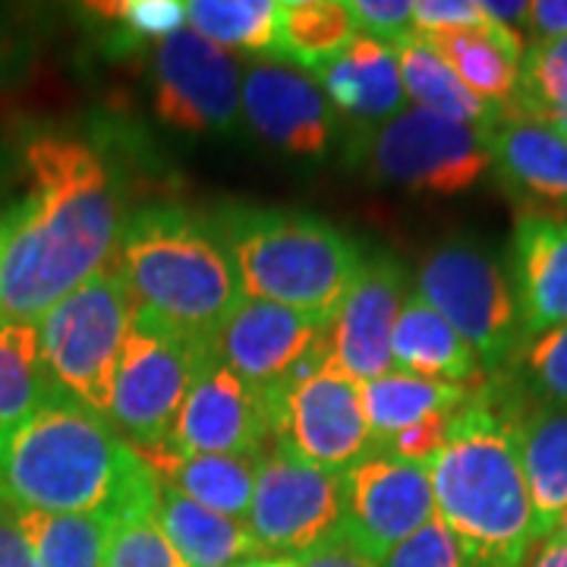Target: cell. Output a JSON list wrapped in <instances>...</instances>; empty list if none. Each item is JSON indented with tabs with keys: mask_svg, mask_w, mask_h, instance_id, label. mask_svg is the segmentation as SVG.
<instances>
[{
	"mask_svg": "<svg viewBox=\"0 0 567 567\" xmlns=\"http://www.w3.org/2000/svg\"><path fill=\"white\" fill-rule=\"evenodd\" d=\"M25 193L3 215L0 322H41L111 265L123 208L114 167L89 140L35 133L22 148Z\"/></svg>",
	"mask_w": 567,
	"mask_h": 567,
	"instance_id": "6da1fadb",
	"label": "cell"
},
{
	"mask_svg": "<svg viewBox=\"0 0 567 567\" xmlns=\"http://www.w3.org/2000/svg\"><path fill=\"white\" fill-rule=\"evenodd\" d=\"M158 476L99 413L54 394L0 429V505L41 514L123 517L155 507Z\"/></svg>",
	"mask_w": 567,
	"mask_h": 567,
	"instance_id": "7a4b0ae2",
	"label": "cell"
},
{
	"mask_svg": "<svg viewBox=\"0 0 567 567\" xmlns=\"http://www.w3.org/2000/svg\"><path fill=\"white\" fill-rule=\"evenodd\" d=\"M425 470L435 514L457 539L466 567H524L536 546L533 505L514 413L498 382L476 385Z\"/></svg>",
	"mask_w": 567,
	"mask_h": 567,
	"instance_id": "3957f363",
	"label": "cell"
},
{
	"mask_svg": "<svg viewBox=\"0 0 567 567\" xmlns=\"http://www.w3.org/2000/svg\"><path fill=\"white\" fill-rule=\"evenodd\" d=\"M114 268L133 312L208 347L244 297L212 218L177 203L142 205L123 218Z\"/></svg>",
	"mask_w": 567,
	"mask_h": 567,
	"instance_id": "277c9868",
	"label": "cell"
},
{
	"mask_svg": "<svg viewBox=\"0 0 567 567\" xmlns=\"http://www.w3.org/2000/svg\"><path fill=\"white\" fill-rule=\"evenodd\" d=\"M208 218L244 297L290 306L328 322L365 262L363 246L350 234L309 212L230 203Z\"/></svg>",
	"mask_w": 567,
	"mask_h": 567,
	"instance_id": "5b68a950",
	"label": "cell"
},
{
	"mask_svg": "<svg viewBox=\"0 0 567 567\" xmlns=\"http://www.w3.org/2000/svg\"><path fill=\"white\" fill-rule=\"evenodd\" d=\"M130 316L133 306L111 259L99 275L51 306L39 322L41 357L54 388L104 420Z\"/></svg>",
	"mask_w": 567,
	"mask_h": 567,
	"instance_id": "8992f818",
	"label": "cell"
},
{
	"mask_svg": "<svg viewBox=\"0 0 567 567\" xmlns=\"http://www.w3.org/2000/svg\"><path fill=\"white\" fill-rule=\"evenodd\" d=\"M413 293L476 350L486 375H498L524 344L507 268L470 234H454L425 252Z\"/></svg>",
	"mask_w": 567,
	"mask_h": 567,
	"instance_id": "52a82bcc",
	"label": "cell"
},
{
	"mask_svg": "<svg viewBox=\"0 0 567 567\" xmlns=\"http://www.w3.org/2000/svg\"><path fill=\"white\" fill-rule=\"evenodd\" d=\"M212 357L203 341L133 312L111 388V425L140 454L167 447L183 398Z\"/></svg>",
	"mask_w": 567,
	"mask_h": 567,
	"instance_id": "ba28073f",
	"label": "cell"
},
{
	"mask_svg": "<svg viewBox=\"0 0 567 567\" xmlns=\"http://www.w3.org/2000/svg\"><path fill=\"white\" fill-rule=\"evenodd\" d=\"M363 164L375 181L410 196H461L488 174V140L483 130L447 121L423 107H404L369 133Z\"/></svg>",
	"mask_w": 567,
	"mask_h": 567,
	"instance_id": "9c48e42d",
	"label": "cell"
},
{
	"mask_svg": "<svg viewBox=\"0 0 567 567\" xmlns=\"http://www.w3.org/2000/svg\"><path fill=\"white\" fill-rule=\"evenodd\" d=\"M244 70L193 29L164 39L152 58L155 117L186 136H234L244 121Z\"/></svg>",
	"mask_w": 567,
	"mask_h": 567,
	"instance_id": "30bf717a",
	"label": "cell"
},
{
	"mask_svg": "<svg viewBox=\"0 0 567 567\" xmlns=\"http://www.w3.org/2000/svg\"><path fill=\"white\" fill-rule=\"evenodd\" d=\"M341 524V473L309 464L290 447L262 451L246 527L259 551L306 555Z\"/></svg>",
	"mask_w": 567,
	"mask_h": 567,
	"instance_id": "8fae6325",
	"label": "cell"
},
{
	"mask_svg": "<svg viewBox=\"0 0 567 567\" xmlns=\"http://www.w3.org/2000/svg\"><path fill=\"white\" fill-rule=\"evenodd\" d=\"M265 398L271 410V442L290 447L309 464L341 473L375 447L360 385L334 360L300 385L265 391Z\"/></svg>",
	"mask_w": 567,
	"mask_h": 567,
	"instance_id": "7c38bea8",
	"label": "cell"
},
{
	"mask_svg": "<svg viewBox=\"0 0 567 567\" xmlns=\"http://www.w3.org/2000/svg\"><path fill=\"white\" fill-rule=\"evenodd\" d=\"M432 517L435 495L425 464L401 461L372 447L357 464L341 470L338 533L375 565Z\"/></svg>",
	"mask_w": 567,
	"mask_h": 567,
	"instance_id": "4fadbf2b",
	"label": "cell"
},
{
	"mask_svg": "<svg viewBox=\"0 0 567 567\" xmlns=\"http://www.w3.org/2000/svg\"><path fill=\"white\" fill-rule=\"evenodd\" d=\"M328 319L290 306L240 297L224 316L212 353L259 391L281 388L297 365L328 344Z\"/></svg>",
	"mask_w": 567,
	"mask_h": 567,
	"instance_id": "5bb4252c",
	"label": "cell"
},
{
	"mask_svg": "<svg viewBox=\"0 0 567 567\" xmlns=\"http://www.w3.org/2000/svg\"><path fill=\"white\" fill-rule=\"evenodd\" d=\"M265 442H271V410L265 391L212 357L183 398L167 451L177 457L262 454Z\"/></svg>",
	"mask_w": 567,
	"mask_h": 567,
	"instance_id": "9a60e30c",
	"label": "cell"
},
{
	"mask_svg": "<svg viewBox=\"0 0 567 567\" xmlns=\"http://www.w3.org/2000/svg\"><path fill=\"white\" fill-rule=\"evenodd\" d=\"M244 121L256 136L290 158H324L334 140L331 104L309 73L278 61L244 70Z\"/></svg>",
	"mask_w": 567,
	"mask_h": 567,
	"instance_id": "2e32d148",
	"label": "cell"
},
{
	"mask_svg": "<svg viewBox=\"0 0 567 567\" xmlns=\"http://www.w3.org/2000/svg\"><path fill=\"white\" fill-rule=\"evenodd\" d=\"M406 300V268L394 256H365L328 328L331 357L357 385L391 372V331Z\"/></svg>",
	"mask_w": 567,
	"mask_h": 567,
	"instance_id": "e0dca14e",
	"label": "cell"
},
{
	"mask_svg": "<svg viewBox=\"0 0 567 567\" xmlns=\"http://www.w3.org/2000/svg\"><path fill=\"white\" fill-rule=\"evenodd\" d=\"M488 162L517 215H567V133L546 121L505 114L486 133Z\"/></svg>",
	"mask_w": 567,
	"mask_h": 567,
	"instance_id": "ac0fdd59",
	"label": "cell"
},
{
	"mask_svg": "<svg viewBox=\"0 0 567 567\" xmlns=\"http://www.w3.org/2000/svg\"><path fill=\"white\" fill-rule=\"evenodd\" d=\"M505 268L524 341L567 324V215H517Z\"/></svg>",
	"mask_w": 567,
	"mask_h": 567,
	"instance_id": "d6986e66",
	"label": "cell"
},
{
	"mask_svg": "<svg viewBox=\"0 0 567 567\" xmlns=\"http://www.w3.org/2000/svg\"><path fill=\"white\" fill-rule=\"evenodd\" d=\"M391 372L466 388L486 382V365L476 350L413 290L391 331Z\"/></svg>",
	"mask_w": 567,
	"mask_h": 567,
	"instance_id": "ffe728a7",
	"label": "cell"
},
{
	"mask_svg": "<svg viewBox=\"0 0 567 567\" xmlns=\"http://www.w3.org/2000/svg\"><path fill=\"white\" fill-rule=\"evenodd\" d=\"M322 92L344 117L360 123H382L404 111L406 92L394 48L369 35H353L347 51L322 73Z\"/></svg>",
	"mask_w": 567,
	"mask_h": 567,
	"instance_id": "44dd1931",
	"label": "cell"
},
{
	"mask_svg": "<svg viewBox=\"0 0 567 567\" xmlns=\"http://www.w3.org/2000/svg\"><path fill=\"white\" fill-rule=\"evenodd\" d=\"M514 435L533 505V533L543 543L567 507V410L524 406L514 413Z\"/></svg>",
	"mask_w": 567,
	"mask_h": 567,
	"instance_id": "7402d4cb",
	"label": "cell"
},
{
	"mask_svg": "<svg viewBox=\"0 0 567 567\" xmlns=\"http://www.w3.org/2000/svg\"><path fill=\"white\" fill-rule=\"evenodd\" d=\"M420 39H425V44L457 73V80L464 82L476 99L495 104L502 111L511 107L517 80H520V61L527 51L520 32L488 20L486 29L420 35Z\"/></svg>",
	"mask_w": 567,
	"mask_h": 567,
	"instance_id": "603a6c76",
	"label": "cell"
},
{
	"mask_svg": "<svg viewBox=\"0 0 567 567\" xmlns=\"http://www.w3.org/2000/svg\"><path fill=\"white\" fill-rule=\"evenodd\" d=\"M155 517L189 567H234L244 558L259 555V546L244 520L224 517L186 498L181 488L164 480H158Z\"/></svg>",
	"mask_w": 567,
	"mask_h": 567,
	"instance_id": "cb8c5ba5",
	"label": "cell"
},
{
	"mask_svg": "<svg viewBox=\"0 0 567 567\" xmlns=\"http://www.w3.org/2000/svg\"><path fill=\"white\" fill-rule=\"evenodd\" d=\"M155 476L177 486L193 502L218 511L224 517L246 520L252 505V488L262 454H203V457H177L174 451L140 454Z\"/></svg>",
	"mask_w": 567,
	"mask_h": 567,
	"instance_id": "d4e9b609",
	"label": "cell"
},
{
	"mask_svg": "<svg viewBox=\"0 0 567 567\" xmlns=\"http://www.w3.org/2000/svg\"><path fill=\"white\" fill-rule=\"evenodd\" d=\"M394 54H398L406 99H413V107L432 111V114L447 117V121L476 126L483 133H488L505 117L502 107L476 99L464 82L457 80V73L416 32L406 35L404 41H398Z\"/></svg>",
	"mask_w": 567,
	"mask_h": 567,
	"instance_id": "484cf974",
	"label": "cell"
},
{
	"mask_svg": "<svg viewBox=\"0 0 567 567\" xmlns=\"http://www.w3.org/2000/svg\"><path fill=\"white\" fill-rule=\"evenodd\" d=\"M357 35L350 7L341 0H284L275 22V58L297 63L303 73H322Z\"/></svg>",
	"mask_w": 567,
	"mask_h": 567,
	"instance_id": "4316f807",
	"label": "cell"
},
{
	"mask_svg": "<svg viewBox=\"0 0 567 567\" xmlns=\"http://www.w3.org/2000/svg\"><path fill=\"white\" fill-rule=\"evenodd\" d=\"M476 388L447 385V382H429L404 372H388L375 382L360 385L365 423L372 432V442L401 432L406 425L423 423L432 416H451L473 398Z\"/></svg>",
	"mask_w": 567,
	"mask_h": 567,
	"instance_id": "83f0119b",
	"label": "cell"
},
{
	"mask_svg": "<svg viewBox=\"0 0 567 567\" xmlns=\"http://www.w3.org/2000/svg\"><path fill=\"white\" fill-rule=\"evenodd\" d=\"M7 507V505H3ZM35 567H104L114 517L107 514H41L13 511Z\"/></svg>",
	"mask_w": 567,
	"mask_h": 567,
	"instance_id": "f1b7e54d",
	"label": "cell"
},
{
	"mask_svg": "<svg viewBox=\"0 0 567 567\" xmlns=\"http://www.w3.org/2000/svg\"><path fill=\"white\" fill-rule=\"evenodd\" d=\"M58 388L51 382L35 322H0V429L20 423Z\"/></svg>",
	"mask_w": 567,
	"mask_h": 567,
	"instance_id": "f546056e",
	"label": "cell"
},
{
	"mask_svg": "<svg viewBox=\"0 0 567 567\" xmlns=\"http://www.w3.org/2000/svg\"><path fill=\"white\" fill-rule=\"evenodd\" d=\"M186 22L224 51L237 48L275 58L278 3L271 0H193L186 3Z\"/></svg>",
	"mask_w": 567,
	"mask_h": 567,
	"instance_id": "4dcf8cb0",
	"label": "cell"
},
{
	"mask_svg": "<svg viewBox=\"0 0 567 567\" xmlns=\"http://www.w3.org/2000/svg\"><path fill=\"white\" fill-rule=\"evenodd\" d=\"M498 375L524 406L567 410V324L527 338Z\"/></svg>",
	"mask_w": 567,
	"mask_h": 567,
	"instance_id": "1f68e13d",
	"label": "cell"
},
{
	"mask_svg": "<svg viewBox=\"0 0 567 567\" xmlns=\"http://www.w3.org/2000/svg\"><path fill=\"white\" fill-rule=\"evenodd\" d=\"M505 114L567 123V35L546 44H529L520 61V80Z\"/></svg>",
	"mask_w": 567,
	"mask_h": 567,
	"instance_id": "d6a6232c",
	"label": "cell"
},
{
	"mask_svg": "<svg viewBox=\"0 0 567 567\" xmlns=\"http://www.w3.org/2000/svg\"><path fill=\"white\" fill-rule=\"evenodd\" d=\"M104 567H189L164 536L155 507H140L117 517Z\"/></svg>",
	"mask_w": 567,
	"mask_h": 567,
	"instance_id": "836d02e7",
	"label": "cell"
},
{
	"mask_svg": "<svg viewBox=\"0 0 567 567\" xmlns=\"http://www.w3.org/2000/svg\"><path fill=\"white\" fill-rule=\"evenodd\" d=\"M92 17L117 22L123 39L130 44L158 41L177 35L186 22V3L183 0H114V3H89Z\"/></svg>",
	"mask_w": 567,
	"mask_h": 567,
	"instance_id": "e575fe53",
	"label": "cell"
},
{
	"mask_svg": "<svg viewBox=\"0 0 567 567\" xmlns=\"http://www.w3.org/2000/svg\"><path fill=\"white\" fill-rule=\"evenodd\" d=\"M379 567H466V561L457 539L435 514L423 529H416L401 546L391 548Z\"/></svg>",
	"mask_w": 567,
	"mask_h": 567,
	"instance_id": "d590c367",
	"label": "cell"
},
{
	"mask_svg": "<svg viewBox=\"0 0 567 567\" xmlns=\"http://www.w3.org/2000/svg\"><path fill=\"white\" fill-rule=\"evenodd\" d=\"M39 58V35L13 7H0V92L25 80Z\"/></svg>",
	"mask_w": 567,
	"mask_h": 567,
	"instance_id": "8d00e7d4",
	"label": "cell"
},
{
	"mask_svg": "<svg viewBox=\"0 0 567 567\" xmlns=\"http://www.w3.org/2000/svg\"><path fill=\"white\" fill-rule=\"evenodd\" d=\"M347 7H350L353 25H357V35H369L388 48L413 35V3L410 0H353Z\"/></svg>",
	"mask_w": 567,
	"mask_h": 567,
	"instance_id": "74e56055",
	"label": "cell"
},
{
	"mask_svg": "<svg viewBox=\"0 0 567 567\" xmlns=\"http://www.w3.org/2000/svg\"><path fill=\"white\" fill-rule=\"evenodd\" d=\"M486 13L476 0H420L413 3V32L416 35H447L486 29Z\"/></svg>",
	"mask_w": 567,
	"mask_h": 567,
	"instance_id": "f35d334b",
	"label": "cell"
},
{
	"mask_svg": "<svg viewBox=\"0 0 567 567\" xmlns=\"http://www.w3.org/2000/svg\"><path fill=\"white\" fill-rule=\"evenodd\" d=\"M454 416V413H451ZM451 416H432L416 425H406L401 432L388 435L379 442V451H385L391 457H401V461H413V464H425L439 447L445 445L447 429H451Z\"/></svg>",
	"mask_w": 567,
	"mask_h": 567,
	"instance_id": "ab89813d",
	"label": "cell"
},
{
	"mask_svg": "<svg viewBox=\"0 0 567 567\" xmlns=\"http://www.w3.org/2000/svg\"><path fill=\"white\" fill-rule=\"evenodd\" d=\"M300 567H379L372 558H365L360 548L344 539L338 529L322 539L316 548L300 555Z\"/></svg>",
	"mask_w": 567,
	"mask_h": 567,
	"instance_id": "60d3db41",
	"label": "cell"
},
{
	"mask_svg": "<svg viewBox=\"0 0 567 567\" xmlns=\"http://www.w3.org/2000/svg\"><path fill=\"white\" fill-rule=\"evenodd\" d=\"M529 44H546L567 35V0H536L527 17Z\"/></svg>",
	"mask_w": 567,
	"mask_h": 567,
	"instance_id": "b9f144b4",
	"label": "cell"
},
{
	"mask_svg": "<svg viewBox=\"0 0 567 567\" xmlns=\"http://www.w3.org/2000/svg\"><path fill=\"white\" fill-rule=\"evenodd\" d=\"M0 567H35L32 551L13 520V511L0 505Z\"/></svg>",
	"mask_w": 567,
	"mask_h": 567,
	"instance_id": "7bdbcfd3",
	"label": "cell"
},
{
	"mask_svg": "<svg viewBox=\"0 0 567 567\" xmlns=\"http://www.w3.org/2000/svg\"><path fill=\"white\" fill-rule=\"evenodd\" d=\"M480 10L486 13V20L514 29V32H520V25H527L529 17L527 0H480Z\"/></svg>",
	"mask_w": 567,
	"mask_h": 567,
	"instance_id": "ee69618b",
	"label": "cell"
},
{
	"mask_svg": "<svg viewBox=\"0 0 567 567\" xmlns=\"http://www.w3.org/2000/svg\"><path fill=\"white\" fill-rule=\"evenodd\" d=\"M524 567H567V543L546 536L543 543L529 548Z\"/></svg>",
	"mask_w": 567,
	"mask_h": 567,
	"instance_id": "f6af8a7d",
	"label": "cell"
},
{
	"mask_svg": "<svg viewBox=\"0 0 567 567\" xmlns=\"http://www.w3.org/2000/svg\"><path fill=\"white\" fill-rule=\"evenodd\" d=\"M234 567H300V558L297 555H252Z\"/></svg>",
	"mask_w": 567,
	"mask_h": 567,
	"instance_id": "bcb514c9",
	"label": "cell"
},
{
	"mask_svg": "<svg viewBox=\"0 0 567 567\" xmlns=\"http://www.w3.org/2000/svg\"><path fill=\"white\" fill-rule=\"evenodd\" d=\"M548 536H555V539H561V543H567V507H565V514L558 517V524H555V529H551Z\"/></svg>",
	"mask_w": 567,
	"mask_h": 567,
	"instance_id": "7dc6e473",
	"label": "cell"
},
{
	"mask_svg": "<svg viewBox=\"0 0 567 567\" xmlns=\"http://www.w3.org/2000/svg\"><path fill=\"white\" fill-rule=\"evenodd\" d=\"M0 246H3V224H0Z\"/></svg>",
	"mask_w": 567,
	"mask_h": 567,
	"instance_id": "c3c4849f",
	"label": "cell"
},
{
	"mask_svg": "<svg viewBox=\"0 0 567 567\" xmlns=\"http://www.w3.org/2000/svg\"><path fill=\"white\" fill-rule=\"evenodd\" d=\"M561 130H565V133H567V123H561Z\"/></svg>",
	"mask_w": 567,
	"mask_h": 567,
	"instance_id": "681fc988",
	"label": "cell"
}]
</instances>
